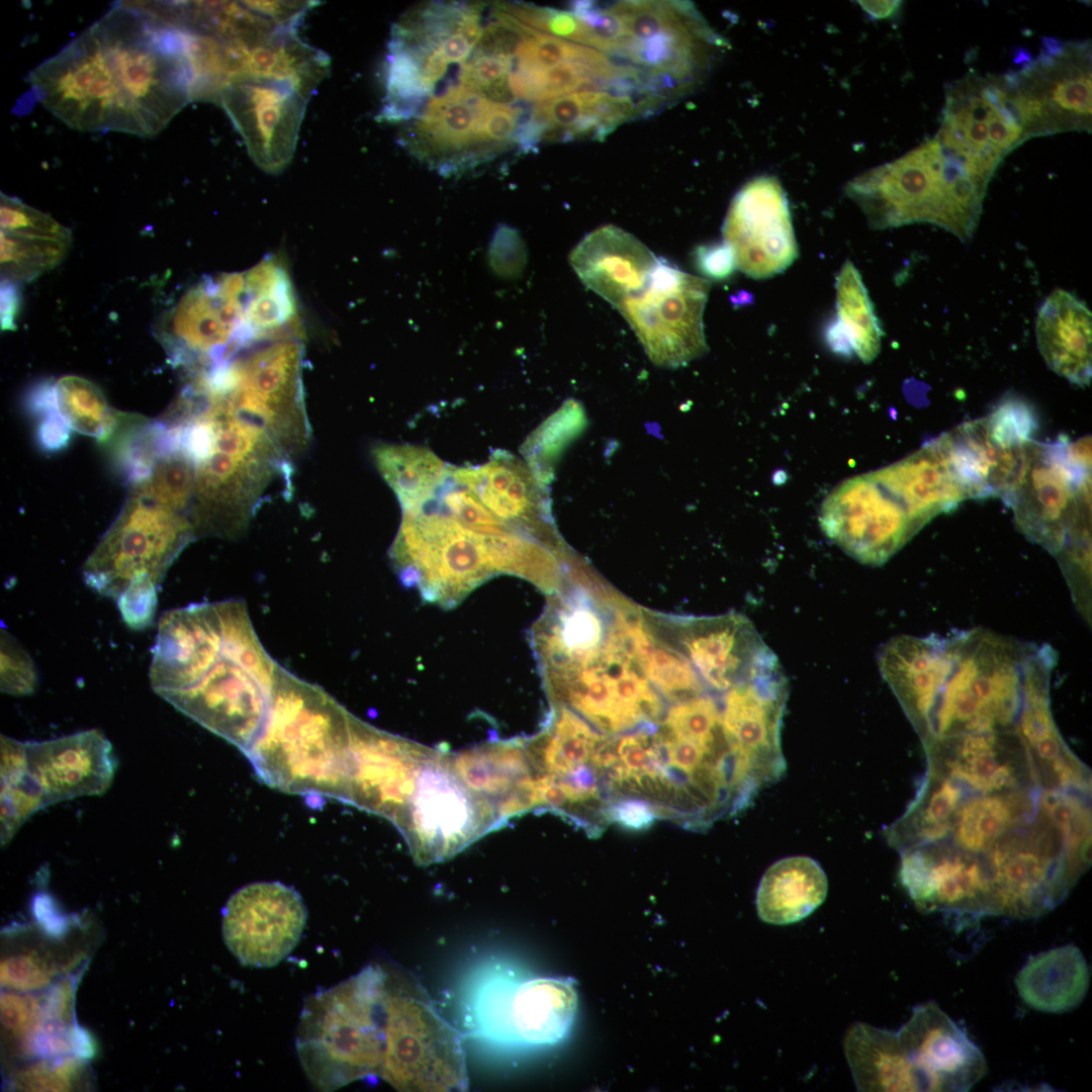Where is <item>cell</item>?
Returning a JSON list of instances; mask_svg holds the SVG:
<instances>
[{"label":"cell","instance_id":"d4e9b609","mask_svg":"<svg viewBox=\"0 0 1092 1092\" xmlns=\"http://www.w3.org/2000/svg\"><path fill=\"white\" fill-rule=\"evenodd\" d=\"M900 879L917 907L925 912L996 915L985 859L949 844L902 849Z\"/></svg>","mask_w":1092,"mask_h":1092},{"label":"cell","instance_id":"ffe728a7","mask_svg":"<svg viewBox=\"0 0 1092 1092\" xmlns=\"http://www.w3.org/2000/svg\"><path fill=\"white\" fill-rule=\"evenodd\" d=\"M1031 136L1091 130V47L1044 38L1038 57L1011 73Z\"/></svg>","mask_w":1092,"mask_h":1092},{"label":"cell","instance_id":"ab89813d","mask_svg":"<svg viewBox=\"0 0 1092 1092\" xmlns=\"http://www.w3.org/2000/svg\"><path fill=\"white\" fill-rule=\"evenodd\" d=\"M827 878L821 866L805 855L774 862L763 874L756 891L759 918L785 925L809 916L825 900Z\"/></svg>","mask_w":1092,"mask_h":1092},{"label":"cell","instance_id":"44dd1931","mask_svg":"<svg viewBox=\"0 0 1092 1092\" xmlns=\"http://www.w3.org/2000/svg\"><path fill=\"white\" fill-rule=\"evenodd\" d=\"M350 732L343 801L395 824L412 797L420 770L436 749L379 730L353 715Z\"/></svg>","mask_w":1092,"mask_h":1092},{"label":"cell","instance_id":"277c9868","mask_svg":"<svg viewBox=\"0 0 1092 1092\" xmlns=\"http://www.w3.org/2000/svg\"><path fill=\"white\" fill-rule=\"evenodd\" d=\"M351 716L322 688L278 665L267 718L244 753L272 787L342 801Z\"/></svg>","mask_w":1092,"mask_h":1092},{"label":"cell","instance_id":"be15d7a7","mask_svg":"<svg viewBox=\"0 0 1092 1092\" xmlns=\"http://www.w3.org/2000/svg\"><path fill=\"white\" fill-rule=\"evenodd\" d=\"M34 913L40 926L51 935L61 936L70 928L69 919L54 909L52 900L47 896L36 897Z\"/></svg>","mask_w":1092,"mask_h":1092},{"label":"cell","instance_id":"8fae6325","mask_svg":"<svg viewBox=\"0 0 1092 1092\" xmlns=\"http://www.w3.org/2000/svg\"><path fill=\"white\" fill-rule=\"evenodd\" d=\"M195 538L190 513L135 477L122 509L84 563V581L115 601L140 577L159 586L176 557Z\"/></svg>","mask_w":1092,"mask_h":1092},{"label":"cell","instance_id":"ba28073f","mask_svg":"<svg viewBox=\"0 0 1092 1092\" xmlns=\"http://www.w3.org/2000/svg\"><path fill=\"white\" fill-rule=\"evenodd\" d=\"M950 667L922 741L1016 726L1031 642L974 628L946 635Z\"/></svg>","mask_w":1092,"mask_h":1092},{"label":"cell","instance_id":"603a6c76","mask_svg":"<svg viewBox=\"0 0 1092 1092\" xmlns=\"http://www.w3.org/2000/svg\"><path fill=\"white\" fill-rule=\"evenodd\" d=\"M736 269L753 279L772 277L798 257L786 193L776 177L759 176L733 197L722 226Z\"/></svg>","mask_w":1092,"mask_h":1092},{"label":"cell","instance_id":"c3c4849f","mask_svg":"<svg viewBox=\"0 0 1092 1092\" xmlns=\"http://www.w3.org/2000/svg\"><path fill=\"white\" fill-rule=\"evenodd\" d=\"M47 395L69 428L100 440H107L123 417L110 407L95 384L79 376L59 378Z\"/></svg>","mask_w":1092,"mask_h":1092},{"label":"cell","instance_id":"2e32d148","mask_svg":"<svg viewBox=\"0 0 1092 1092\" xmlns=\"http://www.w3.org/2000/svg\"><path fill=\"white\" fill-rule=\"evenodd\" d=\"M934 138L992 176L1004 156L1030 138L1009 75L983 77L971 71L947 85Z\"/></svg>","mask_w":1092,"mask_h":1092},{"label":"cell","instance_id":"60d3db41","mask_svg":"<svg viewBox=\"0 0 1092 1092\" xmlns=\"http://www.w3.org/2000/svg\"><path fill=\"white\" fill-rule=\"evenodd\" d=\"M244 335L248 345L297 333V303L285 264L265 257L244 271Z\"/></svg>","mask_w":1092,"mask_h":1092},{"label":"cell","instance_id":"db71d44e","mask_svg":"<svg viewBox=\"0 0 1092 1092\" xmlns=\"http://www.w3.org/2000/svg\"><path fill=\"white\" fill-rule=\"evenodd\" d=\"M56 973V967L36 951L13 953L1 962V986L21 993L38 991L51 984Z\"/></svg>","mask_w":1092,"mask_h":1092},{"label":"cell","instance_id":"7dc6e473","mask_svg":"<svg viewBox=\"0 0 1092 1092\" xmlns=\"http://www.w3.org/2000/svg\"><path fill=\"white\" fill-rule=\"evenodd\" d=\"M44 807L42 793L28 770L24 741L1 735V844L6 845Z\"/></svg>","mask_w":1092,"mask_h":1092},{"label":"cell","instance_id":"1f68e13d","mask_svg":"<svg viewBox=\"0 0 1092 1092\" xmlns=\"http://www.w3.org/2000/svg\"><path fill=\"white\" fill-rule=\"evenodd\" d=\"M568 260L584 286L615 308L645 286L658 262L641 241L613 224L587 234Z\"/></svg>","mask_w":1092,"mask_h":1092},{"label":"cell","instance_id":"74e56055","mask_svg":"<svg viewBox=\"0 0 1092 1092\" xmlns=\"http://www.w3.org/2000/svg\"><path fill=\"white\" fill-rule=\"evenodd\" d=\"M1090 982L1087 962L1076 945L1051 948L1030 957L1015 978L1022 1001L1049 1013H1063L1085 998Z\"/></svg>","mask_w":1092,"mask_h":1092},{"label":"cell","instance_id":"e575fe53","mask_svg":"<svg viewBox=\"0 0 1092 1092\" xmlns=\"http://www.w3.org/2000/svg\"><path fill=\"white\" fill-rule=\"evenodd\" d=\"M935 440L968 498L1002 497L1027 447L1018 451L1000 446L982 419L966 422Z\"/></svg>","mask_w":1092,"mask_h":1092},{"label":"cell","instance_id":"5b68a950","mask_svg":"<svg viewBox=\"0 0 1092 1092\" xmlns=\"http://www.w3.org/2000/svg\"><path fill=\"white\" fill-rule=\"evenodd\" d=\"M988 182L933 138L855 177L845 193L873 229L929 222L968 241L978 224Z\"/></svg>","mask_w":1092,"mask_h":1092},{"label":"cell","instance_id":"836d02e7","mask_svg":"<svg viewBox=\"0 0 1092 1092\" xmlns=\"http://www.w3.org/2000/svg\"><path fill=\"white\" fill-rule=\"evenodd\" d=\"M962 787L948 832L938 842L983 858L999 839L1040 812V794L1035 789L1040 786L987 793Z\"/></svg>","mask_w":1092,"mask_h":1092},{"label":"cell","instance_id":"f6af8a7d","mask_svg":"<svg viewBox=\"0 0 1092 1092\" xmlns=\"http://www.w3.org/2000/svg\"><path fill=\"white\" fill-rule=\"evenodd\" d=\"M371 453L403 512H421L447 477L444 462L424 447L382 443L375 445Z\"/></svg>","mask_w":1092,"mask_h":1092},{"label":"cell","instance_id":"7c38bea8","mask_svg":"<svg viewBox=\"0 0 1092 1092\" xmlns=\"http://www.w3.org/2000/svg\"><path fill=\"white\" fill-rule=\"evenodd\" d=\"M401 581L423 599L455 607L496 575L489 536L461 525L450 515L403 512L390 548Z\"/></svg>","mask_w":1092,"mask_h":1092},{"label":"cell","instance_id":"f907efd6","mask_svg":"<svg viewBox=\"0 0 1092 1092\" xmlns=\"http://www.w3.org/2000/svg\"><path fill=\"white\" fill-rule=\"evenodd\" d=\"M636 665L649 682L665 698L679 702L704 692L709 687L690 660L678 649L653 640L638 657Z\"/></svg>","mask_w":1092,"mask_h":1092},{"label":"cell","instance_id":"680465c9","mask_svg":"<svg viewBox=\"0 0 1092 1092\" xmlns=\"http://www.w3.org/2000/svg\"><path fill=\"white\" fill-rule=\"evenodd\" d=\"M1 1022L20 1045L42 1020L41 999L28 993L6 991L1 995Z\"/></svg>","mask_w":1092,"mask_h":1092},{"label":"cell","instance_id":"03108f58","mask_svg":"<svg viewBox=\"0 0 1092 1092\" xmlns=\"http://www.w3.org/2000/svg\"><path fill=\"white\" fill-rule=\"evenodd\" d=\"M898 2H869V11L875 12L877 16H885L892 12Z\"/></svg>","mask_w":1092,"mask_h":1092},{"label":"cell","instance_id":"f35d334b","mask_svg":"<svg viewBox=\"0 0 1092 1092\" xmlns=\"http://www.w3.org/2000/svg\"><path fill=\"white\" fill-rule=\"evenodd\" d=\"M329 67L326 54L304 43L295 28H284L252 46L239 44L234 77L286 82L309 98L328 75Z\"/></svg>","mask_w":1092,"mask_h":1092},{"label":"cell","instance_id":"681fc988","mask_svg":"<svg viewBox=\"0 0 1092 1092\" xmlns=\"http://www.w3.org/2000/svg\"><path fill=\"white\" fill-rule=\"evenodd\" d=\"M2 280L28 281L54 268L66 256L71 239L1 231Z\"/></svg>","mask_w":1092,"mask_h":1092},{"label":"cell","instance_id":"4316f807","mask_svg":"<svg viewBox=\"0 0 1092 1092\" xmlns=\"http://www.w3.org/2000/svg\"><path fill=\"white\" fill-rule=\"evenodd\" d=\"M897 1035L923 1091H968L987 1072L980 1049L933 1001L915 1007Z\"/></svg>","mask_w":1092,"mask_h":1092},{"label":"cell","instance_id":"e0dca14e","mask_svg":"<svg viewBox=\"0 0 1092 1092\" xmlns=\"http://www.w3.org/2000/svg\"><path fill=\"white\" fill-rule=\"evenodd\" d=\"M819 523L829 540L869 565L885 563L922 528L876 471L837 485L821 505Z\"/></svg>","mask_w":1092,"mask_h":1092},{"label":"cell","instance_id":"4dcf8cb0","mask_svg":"<svg viewBox=\"0 0 1092 1092\" xmlns=\"http://www.w3.org/2000/svg\"><path fill=\"white\" fill-rule=\"evenodd\" d=\"M525 743L515 738L449 752L456 775L491 806L499 826L539 807L536 772Z\"/></svg>","mask_w":1092,"mask_h":1092},{"label":"cell","instance_id":"9c48e42d","mask_svg":"<svg viewBox=\"0 0 1092 1092\" xmlns=\"http://www.w3.org/2000/svg\"><path fill=\"white\" fill-rule=\"evenodd\" d=\"M297 333L264 340L199 374L200 381L259 427L290 462L310 440Z\"/></svg>","mask_w":1092,"mask_h":1092},{"label":"cell","instance_id":"d590c367","mask_svg":"<svg viewBox=\"0 0 1092 1092\" xmlns=\"http://www.w3.org/2000/svg\"><path fill=\"white\" fill-rule=\"evenodd\" d=\"M1091 325L1088 307L1063 289L1045 298L1036 318L1037 345L1045 363L1079 386L1091 381Z\"/></svg>","mask_w":1092,"mask_h":1092},{"label":"cell","instance_id":"7bdbcfd3","mask_svg":"<svg viewBox=\"0 0 1092 1092\" xmlns=\"http://www.w3.org/2000/svg\"><path fill=\"white\" fill-rule=\"evenodd\" d=\"M600 735L570 708L554 704L544 728L526 740V751L536 775L564 780L589 766Z\"/></svg>","mask_w":1092,"mask_h":1092},{"label":"cell","instance_id":"94428289","mask_svg":"<svg viewBox=\"0 0 1092 1092\" xmlns=\"http://www.w3.org/2000/svg\"><path fill=\"white\" fill-rule=\"evenodd\" d=\"M694 262L701 273L714 280L726 279L736 269L734 254L725 243L697 247Z\"/></svg>","mask_w":1092,"mask_h":1092},{"label":"cell","instance_id":"816d5d0a","mask_svg":"<svg viewBox=\"0 0 1092 1092\" xmlns=\"http://www.w3.org/2000/svg\"><path fill=\"white\" fill-rule=\"evenodd\" d=\"M982 420L991 438L1011 450H1023L1038 427L1031 405L1014 395L1005 397Z\"/></svg>","mask_w":1092,"mask_h":1092},{"label":"cell","instance_id":"83f0119b","mask_svg":"<svg viewBox=\"0 0 1092 1092\" xmlns=\"http://www.w3.org/2000/svg\"><path fill=\"white\" fill-rule=\"evenodd\" d=\"M1057 653L1049 644L1032 643L1027 653L1017 731L1045 788L1088 792L1087 768L1060 735L1050 704V679Z\"/></svg>","mask_w":1092,"mask_h":1092},{"label":"cell","instance_id":"7402d4cb","mask_svg":"<svg viewBox=\"0 0 1092 1092\" xmlns=\"http://www.w3.org/2000/svg\"><path fill=\"white\" fill-rule=\"evenodd\" d=\"M301 896L280 882H257L237 890L222 909V935L241 964L268 968L298 943L306 922Z\"/></svg>","mask_w":1092,"mask_h":1092},{"label":"cell","instance_id":"8d00e7d4","mask_svg":"<svg viewBox=\"0 0 1092 1092\" xmlns=\"http://www.w3.org/2000/svg\"><path fill=\"white\" fill-rule=\"evenodd\" d=\"M876 472L900 494L921 527L968 498L935 439Z\"/></svg>","mask_w":1092,"mask_h":1092},{"label":"cell","instance_id":"ee69618b","mask_svg":"<svg viewBox=\"0 0 1092 1092\" xmlns=\"http://www.w3.org/2000/svg\"><path fill=\"white\" fill-rule=\"evenodd\" d=\"M847 1055L862 1090L923 1091L897 1032L856 1025L847 1040Z\"/></svg>","mask_w":1092,"mask_h":1092},{"label":"cell","instance_id":"6da1fadb","mask_svg":"<svg viewBox=\"0 0 1092 1092\" xmlns=\"http://www.w3.org/2000/svg\"><path fill=\"white\" fill-rule=\"evenodd\" d=\"M31 92L82 131L151 138L191 100L177 31L118 4L29 73Z\"/></svg>","mask_w":1092,"mask_h":1092},{"label":"cell","instance_id":"5bb4252c","mask_svg":"<svg viewBox=\"0 0 1092 1092\" xmlns=\"http://www.w3.org/2000/svg\"><path fill=\"white\" fill-rule=\"evenodd\" d=\"M394 825L419 864L446 860L500 827L491 806L456 775L449 752L437 749L420 770Z\"/></svg>","mask_w":1092,"mask_h":1092},{"label":"cell","instance_id":"f5cc1de1","mask_svg":"<svg viewBox=\"0 0 1092 1092\" xmlns=\"http://www.w3.org/2000/svg\"><path fill=\"white\" fill-rule=\"evenodd\" d=\"M77 1056L47 1059L15 1075L14 1087L28 1091H68L81 1080L84 1063Z\"/></svg>","mask_w":1092,"mask_h":1092},{"label":"cell","instance_id":"d6a6232c","mask_svg":"<svg viewBox=\"0 0 1092 1092\" xmlns=\"http://www.w3.org/2000/svg\"><path fill=\"white\" fill-rule=\"evenodd\" d=\"M878 660L883 677L921 736L949 671L946 635L895 637L880 650Z\"/></svg>","mask_w":1092,"mask_h":1092},{"label":"cell","instance_id":"8992f818","mask_svg":"<svg viewBox=\"0 0 1092 1092\" xmlns=\"http://www.w3.org/2000/svg\"><path fill=\"white\" fill-rule=\"evenodd\" d=\"M387 976L367 966L304 1002L296 1052L310 1082L333 1091L380 1075L385 1049Z\"/></svg>","mask_w":1092,"mask_h":1092},{"label":"cell","instance_id":"f546056e","mask_svg":"<svg viewBox=\"0 0 1092 1092\" xmlns=\"http://www.w3.org/2000/svg\"><path fill=\"white\" fill-rule=\"evenodd\" d=\"M447 476L471 491L504 522L552 545L558 544L542 481L511 453L495 451L486 463L476 467L449 466Z\"/></svg>","mask_w":1092,"mask_h":1092},{"label":"cell","instance_id":"b9f144b4","mask_svg":"<svg viewBox=\"0 0 1092 1092\" xmlns=\"http://www.w3.org/2000/svg\"><path fill=\"white\" fill-rule=\"evenodd\" d=\"M509 1017L520 1038L529 1043H554L568 1032L577 995L565 980L528 981L511 994Z\"/></svg>","mask_w":1092,"mask_h":1092},{"label":"cell","instance_id":"7a4b0ae2","mask_svg":"<svg viewBox=\"0 0 1092 1092\" xmlns=\"http://www.w3.org/2000/svg\"><path fill=\"white\" fill-rule=\"evenodd\" d=\"M278 663L267 653L244 601L192 604L159 621L149 676L154 692L225 740L264 720Z\"/></svg>","mask_w":1092,"mask_h":1092},{"label":"cell","instance_id":"30bf717a","mask_svg":"<svg viewBox=\"0 0 1092 1092\" xmlns=\"http://www.w3.org/2000/svg\"><path fill=\"white\" fill-rule=\"evenodd\" d=\"M1090 438L1074 443L1031 441L1002 498L1017 528L1057 556L1090 541Z\"/></svg>","mask_w":1092,"mask_h":1092},{"label":"cell","instance_id":"6f0895ef","mask_svg":"<svg viewBox=\"0 0 1092 1092\" xmlns=\"http://www.w3.org/2000/svg\"><path fill=\"white\" fill-rule=\"evenodd\" d=\"M0 222L3 232L71 239L70 231L52 216L3 193Z\"/></svg>","mask_w":1092,"mask_h":1092},{"label":"cell","instance_id":"91938a15","mask_svg":"<svg viewBox=\"0 0 1092 1092\" xmlns=\"http://www.w3.org/2000/svg\"><path fill=\"white\" fill-rule=\"evenodd\" d=\"M158 585L150 578L132 580L116 600L117 608L125 624L134 630L148 628L154 622Z\"/></svg>","mask_w":1092,"mask_h":1092},{"label":"cell","instance_id":"f1b7e54d","mask_svg":"<svg viewBox=\"0 0 1092 1092\" xmlns=\"http://www.w3.org/2000/svg\"><path fill=\"white\" fill-rule=\"evenodd\" d=\"M29 774L46 805L102 795L116 770L112 745L98 729L43 741H24Z\"/></svg>","mask_w":1092,"mask_h":1092},{"label":"cell","instance_id":"3957f363","mask_svg":"<svg viewBox=\"0 0 1092 1092\" xmlns=\"http://www.w3.org/2000/svg\"><path fill=\"white\" fill-rule=\"evenodd\" d=\"M172 427L195 462L190 518L196 538L239 537L273 476L289 462L264 431L217 394L195 396Z\"/></svg>","mask_w":1092,"mask_h":1092},{"label":"cell","instance_id":"cb8c5ba5","mask_svg":"<svg viewBox=\"0 0 1092 1092\" xmlns=\"http://www.w3.org/2000/svg\"><path fill=\"white\" fill-rule=\"evenodd\" d=\"M307 100L289 83L235 76L222 89L219 103L254 163L276 174L293 157Z\"/></svg>","mask_w":1092,"mask_h":1092},{"label":"cell","instance_id":"e7e4bbea","mask_svg":"<svg viewBox=\"0 0 1092 1092\" xmlns=\"http://www.w3.org/2000/svg\"><path fill=\"white\" fill-rule=\"evenodd\" d=\"M20 304V292L15 282L1 281V328L14 330L15 317Z\"/></svg>","mask_w":1092,"mask_h":1092},{"label":"cell","instance_id":"6125c7cd","mask_svg":"<svg viewBox=\"0 0 1092 1092\" xmlns=\"http://www.w3.org/2000/svg\"><path fill=\"white\" fill-rule=\"evenodd\" d=\"M607 817L624 827L641 829L648 827L655 819L656 814L647 802L626 798L611 803L607 808Z\"/></svg>","mask_w":1092,"mask_h":1092},{"label":"cell","instance_id":"bcb514c9","mask_svg":"<svg viewBox=\"0 0 1092 1092\" xmlns=\"http://www.w3.org/2000/svg\"><path fill=\"white\" fill-rule=\"evenodd\" d=\"M836 320L851 352L862 362H872L880 352L883 332L861 276L846 261L836 282Z\"/></svg>","mask_w":1092,"mask_h":1092},{"label":"cell","instance_id":"ac0fdd59","mask_svg":"<svg viewBox=\"0 0 1092 1092\" xmlns=\"http://www.w3.org/2000/svg\"><path fill=\"white\" fill-rule=\"evenodd\" d=\"M158 336L174 363L219 364L246 347L244 272L206 277L166 312Z\"/></svg>","mask_w":1092,"mask_h":1092},{"label":"cell","instance_id":"4fadbf2b","mask_svg":"<svg viewBox=\"0 0 1092 1092\" xmlns=\"http://www.w3.org/2000/svg\"><path fill=\"white\" fill-rule=\"evenodd\" d=\"M379 1077L397 1091H464L467 1073L457 1033L420 991L388 975L385 1049Z\"/></svg>","mask_w":1092,"mask_h":1092},{"label":"cell","instance_id":"52a82bcc","mask_svg":"<svg viewBox=\"0 0 1092 1092\" xmlns=\"http://www.w3.org/2000/svg\"><path fill=\"white\" fill-rule=\"evenodd\" d=\"M608 54L637 71L664 102L694 88L723 47L692 3L620 1L602 6Z\"/></svg>","mask_w":1092,"mask_h":1092},{"label":"cell","instance_id":"d6986e66","mask_svg":"<svg viewBox=\"0 0 1092 1092\" xmlns=\"http://www.w3.org/2000/svg\"><path fill=\"white\" fill-rule=\"evenodd\" d=\"M544 676L553 704L570 708L609 734L631 731L662 713L660 698L639 668L604 648L590 663Z\"/></svg>","mask_w":1092,"mask_h":1092},{"label":"cell","instance_id":"9a60e30c","mask_svg":"<svg viewBox=\"0 0 1092 1092\" xmlns=\"http://www.w3.org/2000/svg\"><path fill=\"white\" fill-rule=\"evenodd\" d=\"M710 285L658 258L645 286L617 307L653 363L675 368L708 351L703 313Z\"/></svg>","mask_w":1092,"mask_h":1092},{"label":"cell","instance_id":"9f6ffc18","mask_svg":"<svg viewBox=\"0 0 1092 1092\" xmlns=\"http://www.w3.org/2000/svg\"><path fill=\"white\" fill-rule=\"evenodd\" d=\"M442 498V503L450 516L473 532L493 536L516 529L493 515L471 491L463 486L461 489H448Z\"/></svg>","mask_w":1092,"mask_h":1092},{"label":"cell","instance_id":"11a10c76","mask_svg":"<svg viewBox=\"0 0 1092 1092\" xmlns=\"http://www.w3.org/2000/svg\"><path fill=\"white\" fill-rule=\"evenodd\" d=\"M1 692L27 696L34 692L38 676L34 662L6 628H1Z\"/></svg>","mask_w":1092,"mask_h":1092},{"label":"cell","instance_id":"484cf974","mask_svg":"<svg viewBox=\"0 0 1092 1092\" xmlns=\"http://www.w3.org/2000/svg\"><path fill=\"white\" fill-rule=\"evenodd\" d=\"M490 101L461 83L448 85L425 104L403 141L444 174L482 163L495 155L484 134Z\"/></svg>","mask_w":1092,"mask_h":1092}]
</instances>
